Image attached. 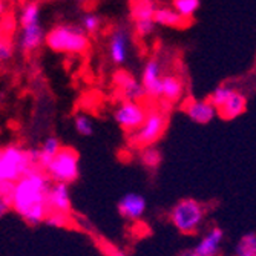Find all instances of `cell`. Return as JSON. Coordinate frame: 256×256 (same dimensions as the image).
<instances>
[{
	"label": "cell",
	"instance_id": "ac0fdd59",
	"mask_svg": "<svg viewBox=\"0 0 256 256\" xmlns=\"http://www.w3.org/2000/svg\"><path fill=\"white\" fill-rule=\"evenodd\" d=\"M154 22L158 26H166V28H184L189 23V20H186L182 16H180L172 6H158Z\"/></svg>",
	"mask_w": 256,
	"mask_h": 256
},
{
	"label": "cell",
	"instance_id": "4316f807",
	"mask_svg": "<svg viewBox=\"0 0 256 256\" xmlns=\"http://www.w3.org/2000/svg\"><path fill=\"white\" fill-rule=\"evenodd\" d=\"M74 128L83 136H90L94 134V123L84 114H78L74 117Z\"/></svg>",
	"mask_w": 256,
	"mask_h": 256
},
{
	"label": "cell",
	"instance_id": "8992f818",
	"mask_svg": "<svg viewBox=\"0 0 256 256\" xmlns=\"http://www.w3.org/2000/svg\"><path fill=\"white\" fill-rule=\"evenodd\" d=\"M170 221L182 235H192L204 221V207L194 198H184L172 207Z\"/></svg>",
	"mask_w": 256,
	"mask_h": 256
},
{
	"label": "cell",
	"instance_id": "d6986e66",
	"mask_svg": "<svg viewBox=\"0 0 256 256\" xmlns=\"http://www.w3.org/2000/svg\"><path fill=\"white\" fill-rule=\"evenodd\" d=\"M63 146H62L60 140L57 136L44 138V142L42 143V146L37 149L38 150V166H40V169L44 170V168L50 164L51 160L60 152Z\"/></svg>",
	"mask_w": 256,
	"mask_h": 256
},
{
	"label": "cell",
	"instance_id": "5bb4252c",
	"mask_svg": "<svg viewBox=\"0 0 256 256\" xmlns=\"http://www.w3.org/2000/svg\"><path fill=\"white\" fill-rule=\"evenodd\" d=\"M222 240H224V230L221 227H212L210 230L206 232L204 236L194 247V250L200 256H218Z\"/></svg>",
	"mask_w": 256,
	"mask_h": 256
},
{
	"label": "cell",
	"instance_id": "44dd1931",
	"mask_svg": "<svg viewBox=\"0 0 256 256\" xmlns=\"http://www.w3.org/2000/svg\"><path fill=\"white\" fill-rule=\"evenodd\" d=\"M20 25L22 28L40 25V4L38 2H26L20 12Z\"/></svg>",
	"mask_w": 256,
	"mask_h": 256
},
{
	"label": "cell",
	"instance_id": "3957f363",
	"mask_svg": "<svg viewBox=\"0 0 256 256\" xmlns=\"http://www.w3.org/2000/svg\"><path fill=\"white\" fill-rule=\"evenodd\" d=\"M46 44L54 52L62 54H84L90 40L82 26L76 25H57L46 34Z\"/></svg>",
	"mask_w": 256,
	"mask_h": 256
},
{
	"label": "cell",
	"instance_id": "9a60e30c",
	"mask_svg": "<svg viewBox=\"0 0 256 256\" xmlns=\"http://www.w3.org/2000/svg\"><path fill=\"white\" fill-rule=\"evenodd\" d=\"M44 42H46V34H44V30L42 28V25H32V26L22 28L18 44L25 52L37 51Z\"/></svg>",
	"mask_w": 256,
	"mask_h": 256
},
{
	"label": "cell",
	"instance_id": "52a82bcc",
	"mask_svg": "<svg viewBox=\"0 0 256 256\" xmlns=\"http://www.w3.org/2000/svg\"><path fill=\"white\" fill-rule=\"evenodd\" d=\"M148 110L140 102H122L114 110V120L117 124L126 130V132H134L140 126H142L148 117Z\"/></svg>",
	"mask_w": 256,
	"mask_h": 256
},
{
	"label": "cell",
	"instance_id": "e575fe53",
	"mask_svg": "<svg viewBox=\"0 0 256 256\" xmlns=\"http://www.w3.org/2000/svg\"><path fill=\"white\" fill-rule=\"evenodd\" d=\"M5 10H6V4L5 0H0V18L5 16Z\"/></svg>",
	"mask_w": 256,
	"mask_h": 256
},
{
	"label": "cell",
	"instance_id": "f1b7e54d",
	"mask_svg": "<svg viewBox=\"0 0 256 256\" xmlns=\"http://www.w3.org/2000/svg\"><path fill=\"white\" fill-rule=\"evenodd\" d=\"M14 54V46L8 36L0 37V63L8 62Z\"/></svg>",
	"mask_w": 256,
	"mask_h": 256
},
{
	"label": "cell",
	"instance_id": "836d02e7",
	"mask_svg": "<svg viewBox=\"0 0 256 256\" xmlns=\"http://www.w3.org/2000/svg\"><path fill=\"white\" fill-rule=\"evenodd\" d=\"M180 256H200L194 248H188V250H184V252H181L180 253Z\"/></svg>",
	"mask_w": 256,
	"mask_h": 256
},
{
	"label": "cell",
	"instance_id": "ffe728a7",
	"mask_svg": "<svg viewBox=\"0 0 256 256\" xmlns=\"http://www.w3.org/2000/svg\"><path fill=\"white\" fill-rule=\"evenodd\" d=\"M158 5L154 0H134L130 4V17L136 20H154Z\"/></svg>",
	"mask_w": 256,
	"mask_h": 256
},
{
	"label": "cell",
	"instance_id": "d590c367",
	"mask_svg": "<svg viewBox=\"0 0 256 256\" xmlns=\"http://www.w3.org/2000/svg\"><path fill=\"white\" fill-rule=\"evenodd\" d=\"M77 2H84V0H77Z\"/></svg>",
	"mask_w": 256,
	"mask_h": 256
},
{
	"label": "cell",
	"instance_id": "cb8c5ba5",
	"mask_svg": "<svg viewBox=\"0 0 256 256\" xmlns=\"http://www.w3.org/2000/svg\"><path fill=\"white\" fill-rule=\"evenodd\" d=\"M200 5L201 0H172V8L186 20H190L196 14Z\"/></svg>",
	"mask_w": 256,
	"mask_h": 256
},
{
	"label": "cell",
	"instance_id": "30bf717a",
	"mask_svg": "<svg viewBox=\"0 0 256 256\" xmlns=\"http://www.w3.org/2000/svg\"><path fill=\"white\" fill-rule=\"evenodd\" d=\"M50 212H62L69 214L72 212V201H71V192H69V186L63 182H52L48 198H46Z\"/></svg>",
	"mask_w": 256,
	"mask_h": 256
},
{
	"label": "cell",
	"instance_id": "9c48e42d",
	"mask_svg": "<svg viewBox=\"0 0 256 256\" xmlns=\"http://www.w3.org/2000/svg\"><path fill=\"white\" fill-rule=\"evenodd\" d=\"M114 84L120 90L122 97L126 102H140L142 103V100L146 98L142 82H138L130 72L123 71V69H120V71H117L114 74Z\"/></svg>",
	"mask_w": 256,
	"mask_h": 256
},
{
	"label": "cell",
	"instance_id": "4dcf8cb0",
	"mask_svg": "<svg viewBox=\"0 0 256 256\" xmlns=\"http://www.w3.org/2000/svg\"><path fill=\"white\" fill-rule=\"evenodd\" d=\"M12 210V198L0 195V218L8 215Z\"/></svg>",
	"mask_w": 256,
	"mask_h": 256
},
{
	"label": "cell",
	"instance_id": "f546056e",
	"mask_svg": "<svg viewBox=\"0 0 256 256\" xmlns=\"http://www.w3.org/2000/svg\"><path fill=\"white\" fill-rule=\"evenodd\" d=\"M156 23L154 20H136L135 22V32L140 37H148L155 31Z\"/></svg>",
	"mask_w": 256,
	"mask_h": 256
},
{
	"label": "cell",
	"instance_id": "6da1fadb",
	"mask_svg": "<svg viewBox=\"0 0 256 256\" xmlns=\"http://www.w3.org/2000/svg\"><path fill=\"white\" fill-rule=\"evenodd\" d=\"M52 181L40 168L31 169L23 175L12 190V210L30 226L44 222L50 214L46 198Z\"/></svg>",
	"mask_w": 256,
	"mask_h": 256
},
{
	"label": "cell",
	"instance_id": "7402d4cb",
	"mask_svg": "<svg viewBox=\"0 0 256 256\" xmlns=\"http://www.w3.org/2000/svg\"><path fill=\"white\" fill-rule=\"evenodd\" d=\"M161 161H162V154L155 146H148V148H143L142 150H140V162L150 170L158 169Z\"/></svg>",
	"mask_w": 256,
	"mask_h": 256
},
{
	"label": "cell",
	"instance_id": "603a6c76",
	"mask_svg": "<svg viewBox=\"0 0 256 256\" xmlns=\"http://www.w3.org/2000/svg\"><path fill=\"white\" fill-rule=\"evenodd\" d=\"M235 256H256V232H248L238 240Z\"/></svg>",
	"mask_w": 256,
	"mask_h": 256
},
{
	"label": "cell",
	"instance_id": "4fadbf2b",
	"mask_svg": "<svg viewBox=\"0 0 256 256\" xmlns=\"http://www.w3.org/2000/svg\"><path fill=\"white\" fill-rule=\"evenodd\" d=\"M184 112L196 124H208L218 115V110L208 100H189L184 104Z\"/></svg>",
	"mask_w": 256,
	"mask_h": 256
},
{
	"label": "cell",
	"instance_id": "7a4b0ae2",
	"mask_svg": "<svg viewBox=\"0 0 256 256\" xmlns=\"http://www.w3.org/2000/svg\"><path fill=\"white\" fill-rule=\"evenodd\" d=\"M38 166V150L18 144L0 148V182H17L23 175Z\"/></svg>",
	"mask_w": 256,
	"mask_h": 256
},
{
	"label": "cell",
	"instance_id": "277c9868",
	"mask_svg": "<svg viewBox=\"0 0 256 256\" xmlns=\"http://www.w3.org/2000/svg\"><path fill=\"white\" fill-rule=\"evenodd\" d=\"M168 128V115L160 108H152L148 110L144 123L136 130L129 134V143L134 148H148L154 146L158 140L164 135Z\"/></svg>",
	"mask_w": 256,
	"mask_h": 256
},
{
	"label": "cell",
	"instance_id": "8fae6325",
	"mask_svg": "<svg viewBox=\"0 0 256 256\" xmlns=\"http://www.w3.org/2000/svg\"><path fill=\"white\" fill-rule=\"evenodd\" d=\"M129 56V32L126 28H115L109 38V57L115 64L126 63Z\"/></svg>",
	"mask_w": 256,
	"mask_h": 256
},
{
	"label": "cell",
	"instance_id": "1f68e13d",
	"mask_svg": "<svg viewBox=\"0 0 256 256\" xmlns=\"http://www.w3.org/2000/svg\"><path fill=\"white\" fill-rule=\"evenodd\" d=\"M0 30L4 31V36H10L14 30V18L11 16H4L0 18Z\"/></svg>",
	"mask_w": 256,
	"mask_h": 256
},
{
	"label": "cell",
	"instance_id": "484cf974",
	"mask_svg": "<svg viewBox=\"0 0 256 256\" xmlns=\"http://www.w3.org/2000/svg\"><path fill=\"white\" fill-rule=\"evenodd\" d=\"M44 224L54 228H68L72 226V220L69 214H62V212H50L48 216L44 220Z\"/></svg>",
	"mask_w": 256,
	"mask_h": 256
},
{
	"label": "cell",
	"instance_id": "83f0119b",
	"mask_svg": "<svg viewBox=\"0 0 256 256\" xmlns=\"http://www.w3.org/2000/svg\"><path fill=\"white\" fill-rule=\"evenodd\" d=\"M102 26V18L100 16L94 12H88L82 18V28L84 30L86 34H96Z\"/></svg>",
	"mask_w": 256,
	"mask_h": 256
},
{
	"label": "cell",
	"instance_id": "2e32d148",
	"mask_svg": "<svg viewBox=\"0 0 256 256\" xmlns=\"http://www.w3.org/2000/svg\"><path fill=\"white\" fill-rule=\"evenodd\" d=\"M247 109V97L242 92L236 90L234 92V96L228 98V102L218 110V115L222 120H235L246 112Z\"/></svg>",
	"mask_w": 256,
	"mask_h": 256
},
{
	"label": "cell",
	"instance_id": "d6a6232c",
	"mask_svg": "<svg viewBox=\"0 0 256 256\" xmlns=\"http://www.w3.org/2000/svg\"><path fill=\"white\" fill-rule=\"evenodd\" d=\"M103 254L104 256H128L123 250L117 248V247H114L110 244H104L103 246Z\"/></svg>",
	"mask_w": 256,
	"mask_h": 256
},
{
	"label": "cell",
	"instance_id": "e0dca14e",
	"mask_svg": "<svg viewBox=\"0 0 256 256\" xmlns=\"http://www.w3.org/2000/svg\"><path fill=\"white\" fill-rule=\"evenodd\" d=\"M184 84L176 76H162L161 84V98L169 104H174L182 98Z\"/></svg>",
	"mask_w": 256,
	"mask_h": 256
},
{
	"label": "cell",
	"instance_id": "ba28073f",
	"mask_svg": "<svg viewBox=\"0 0 256 256\" xmlns=\"http://www.w3.org/2000/svg\"><path fill=\"white\" fill-rule=\"evenodd\" d=\"M161 84H162L161 63L156 57H152L146 62L142 74V86L144 89L146 97L152 100L161 98Z\"/></svg>",
	"mask_w": 256,
	"mask_h": 256
},
{
	"label": "cell",
	"instance_id": "5b68a950",
	"mask_svg": "<svg viewBox=\"0 0 256 256\" xmlns=\"http://www.w3.org/2000/svg\"><path fill=\"white\" fill-rule=\"evenodd\" d=\"M46 175L52 182L71 184L80 175V155L72 148H62L60 152L51 160V162L44 168Z\"/></svg>",
	"mask_w": 256,
	"mask_h": 256
},
{
	"label": "cell",
	"instance_id": "d4e9b609",
	"mask_svg": "<svg viewBox=\"0 0 256 256\" xmlns=\"http://www.w3.org/2000/svg\"><path fill=\"white\" fill-rule=\"evenodd\" d=\"M234 92H235V89L234 88H230V86H218L210 96H208V102H210V104L216 109V110H220L227 102H228V98L234 96Z\"/></svg>",
	"mask_w": 256,
	"mask_h": 256
},
{
	"label": "cell",
	"instance_id": "7c38bea8",
	"mask_svg": "<svg viewBox=\"0 0 256 256\" xmlns=\"http://www.w3.org/2000/svg\"><path fill=\"white\" fill-rule=\"evenodd\" d=\"M148 202L140 195L129 192L118 201V214L128 221H138L146 214Z\"/></svg>",
	"mask_w": 256,
	"mask_h": 256
}]
</instances>
